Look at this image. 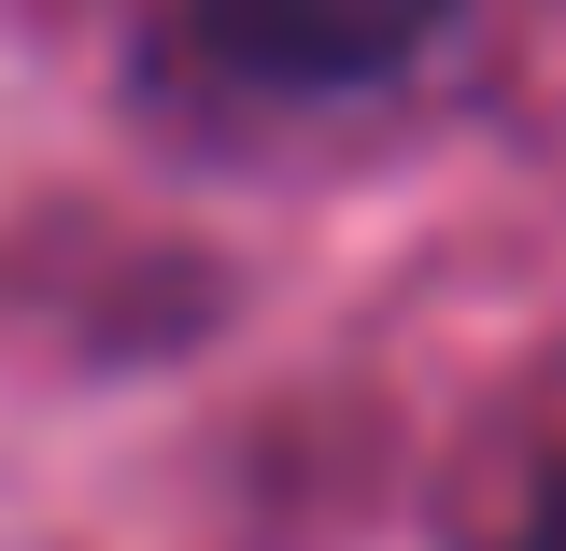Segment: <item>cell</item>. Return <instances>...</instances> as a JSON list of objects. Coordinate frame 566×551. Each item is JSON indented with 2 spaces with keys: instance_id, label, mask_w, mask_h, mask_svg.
<instances>
[{
  "instance_id": "1",
  "label": "cell",
  "mask_w": 566,
  "mask_h": 551,
  "mask_svg": "<svg viewBox=\"0 0 566 551\" xmlns=\"http://www.w3.org/2000/svg\"><path fill=\"white\" fill-rule=\"evenodd\" d=\"M453 0H199V43L241 85H368L439 29Z\"/></svg>"
}]
</instances>
